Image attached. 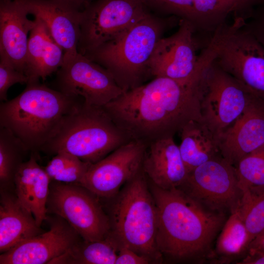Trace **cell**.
I'll list each match as a JSON object with an SVG mask.
<instances>
[{"instance_id": "cell-17", "label": "cell", "mask_w": 264, "mask_h": 264, "mask_svg": "<svg viewBox=\"0 0 264 264\" xmlns=\"http://www.w3.org/2000/svg\"><path fill=\"white\" fill-rule=\"evenodd\" d=\"M28 13L40 19L63 48L64 56L79 52L82 11L61 0H22Z\"/></svg>"}, {"instance_id": "cell-12", "label": "cell", "mask_w": 264, "mask_h": 264, "mask_svg": "<svg viewBox=\"0 0 264 264\" xmlns=\"http://www.w3.org/2000/svg\"><path fill=\"white\" fill-rule=\"evenodd\" d=\"M149 11L141 0H94L82 12L78 51L89 52L142 19Z\"/></svg>"}, {"instance_id": "cell-35", "label": "cell", "mask_w": 264, "mask_h": 264, "mask_svg": "<svg viewBox=\"0 0 264 264\" xmlns=\"http://www.w3.org/2000/svg\"><path fill=\"white\" fill-rule=\"evenodd\" d=\"M246 251L248 254H264V231L251 241Z\"/></svg>"}, {"instance_id": "cell-29", "label": "cell", "mask_w": 264, "mask_h": 264, "mask_svg": "<svg viewBox=\"0 0 264 264\" xmlns=\"http://www.w3.org/2000/svg\"><path fill=\"white\" fill-rule=\"evenodd\" d=\"M242 191L238 209L248 231L250 243L264 231V187L246 189Z\"/></svg>"}, {"instance_id": "cell-19", "label": "cell", "mask_w": 264, "mask_h": 264, "mask_svg": "<svg viewBox=\"0 0 264 264\" xmlns=\"http://www.w3.org/2000/svg\"><path fill=\"white\" fill-rule=\"evenodd\" d=\"M142 169L149 181L163 189L180 187L188 173L174 137L147 145Z\"/></svg>"}, {"instance_id": "cell-21", "label": "cell", "mask_w": 264, "mask_h": 264, "mask_svg": "<svg viewBox=\"0 0 264 264\" xmlns=\"http://www.w3.org/2000/svg\"><path fill=\"white\" fill-rule=\"evenodd\" d=\"M35 25L28 37L24 73L28 82L44 80L63 64L64 52L44 23L35 18Z\"/></svg>"}, {"instance_id": "cell-38", "label": "cell", "mask_w": 264, "mask_h": 264, "mask_svg": "<svg viewBox=\"0 0 264 264\" xmlns=\"http://www.w3.org/2000/svg\"><path fill=\"white\" fill-rule=\"evenodd\" d=\"M13 0H0V1H11Z\"/></svg>"}, {"instance_id": "cell-16", "label": "cell", "mask_w": 264, "mask_h": 264, "mask_svg": "<svg viewBox=\"0 0 264 264\" xmlns=\"http://www.w3.org/2000/svg\"><path fill=\"white\" fill-rule=\"evenodd\" d=\"M221 156L236 166L264 144V101L254 96L242 114L219 138Z\"/></svg>"}, {"instance_id": "cell-13", "label": "cell", "mask_w": 264, "mask_h": 264, "mask_svg": "<svg viewBox=\"0 0 264 264\" xmlns=\"http://www.w3.org/2000/svg\"><path fill=\"white\" fill-rule=\"evenodd\" d=\"M55 83L58 90L97 107H103L124 92L108 70L79 52L64 56Z\"/></svg>"}, {"instance_id": "cell-24", "label": "cell", "mask_w": 264, "mask_h": 264, "mask_svg": "<svg viewBox=\"0 0 264 264\" xmlns=\"http://www.w3.org/2000/svg\"><path fill=\"white\" fill-rule=\"evenodd\" d=\"M179 146L188 174L203 163L220 156L218 142L203 121H191L179 132Z\"/></svg>"}, {"instance_id": "cell-3", "label": "cell", "mask_w": 264, "mask_h": 264, "mask_svg": "<svg viewBox=\"0 0 264 264\" xmlns=\"http://www.w3.org/2000/svg\"><path fill=\"white\" fill-rule=\"evenodd\" d=\"M84 100L67 95L39 81L29 82L15 98L0 105V127L8 129L29 152L41 151L63 119Z\"/></svg>"}, {"instance_id": "cell-31", "label": "cell", "mask_w": 264, "mask_h": 264, "mask_svg": "<svg viewBox=\"0 0 264 264\" xmlns=\"http://www.w3.org/2000/svg\"><path fill=\"white\" fill-rule=\"evenodd\" d=\"M148 8L191 22L195 26L193 0H141Z\"/></svg>"}, {"instance_id": "cell-9", "label": "cell", "mask_w": 264, "mask_h": 264, "mask_svg": "<svg viewBox=\"0 0 264 264\" xmlns=\"http://www.w3.org/2000/svg\"><path fill=\"white\" fill-rule=\"evenodd\" d=\"M46 210L65 220L85 241L104 240L109 234V218L100 198L81 185L51 181Z\"/></svg>"}, {"instance_id": "cell-1", "label": "cell", "mask_w": 264, "mask_h": 264, "mask_svg": "<svg viewBox=\"0 0 264 264\" xmlns=\"http://www.w3.org/2000/svg\"><path fill=\"white\" fill-rule=\"evenodd\" d=\"M203 78L182 82L154 77L102 107L131 140L148 145L174 137L191 121H202Z\"/></svg>"}, {"instance_id": "cell-2", "label": "cell", "mask_w": 264, "mask_h": 264, "mask_svg": "<svg viewBox=\"0 0 264 264\" xmlns=\"http://www.w3.org/2000/svg\"><path fill=\"white\" fill-rule=\"evenodd\" d=\"M149 184L157 208L156 242L161 254L176 260L212 257V244L225 215L207 209L179 188Z\"/></svg>"}, {"instance_id": "cell-8", "label": "cell", "mask_w": 264, "mask_h": 264, "mask_svg": "<svg viewBox=\"0 0 264 264\" xmlns=\"http://www.w3.org/2000/svg\"><path fill=\"white\" fill-rule=\"evenodd\" d=\"M245 22L234 19L218 29L213 62L264 101V47L243 27Z\"/></svg>"}, {"instance_id": "cell-10", "label": "cell", "mask_w": 264, "mask_h": 264, "mask_svg": "<svg viewBox=\"0 0 264 264\" xmlns=\"http://www.w3.org/2000/svg\"><path fill=\"white\" fill-rule=\"evenodd\" d=\"M254 96L213 60L204 78L200 110L203 122L217 140L242 114Z\"/></svg>"}, {"instance_id": "cell-15", "label": "cell", "mask_w": 264, "mask_h": 264, "mask_svg": "<svg viewBox=\"0 0 264 264\" xmlns=\"http://www.w3.org/2000/svg\"><path fill=\"white\" fill-rule=\"evenodd\" d=\"M49 229L1 253L0 264H48L82 239L62 218L49 219Z\"/></svg>"}, {"instance_id": "cell-22", "label": "cell", "mask_w": 264, "mask_h": 264, "mask_svg": "<svg viewBox=\"0 0 264 264\" xmlns=\"http://www.w3.org/2000/svg\"><path fill=\"white\" fill-rule=\"evenodd\" d=\"M9 189H0V253L43 232L32 214L19 201L15 192Z\"/></svg>"}, {"instance_id": "cell-37", "label": "cell", "mask_w": 264, "mask_h": 264, "mask_svg": "<svg viewBox=\"0 0 264 264\" xmlns=\"http://www.w3.org/2000/svg\"><path fill=\"white\" fill-rule=\"evenodd\" d=\"M68 2L83 11L94 0H61Z\"/></svg>"}, {"instance_id": "cell-6", "label": "cell", "mask_w": 264, "mask_h": 264, "mask_svg": "<svg viewBox=\"0 0 264 264\" xmlns=\"http://www.w3.org/2000/svg\"><path fill=\"white\" fill-rule=\"evenodd\" d=\"M130 141L102 107L83 101L64 117L41 151L65 152L93 164Z\"/></svg>"}, {"instance_id": "cell-7", "label": "cell", "mask_w": 264, "mask_h": 264, "mask_svg": "<svg viewBox=\"0 0 264 264\" xmlns=\"http://www.w3.org/2000/svg\"><path fill=\"white\" fill-rule=\"evenodd\" d=\"M217 45L215 37L199 34L191 22L180 19L176 31L157 43L149 62L150 74L182 82L199 81L215 57Z\"/></svg>"}, {"instance_id": "cell-36", "label": "cell", "mask_w": 264, "mask_h": 264, "mask_svg": "<svg viewBox=\"0 0 264 264\" xmlns=\"http://www.w3.org/2000/svg\"><path fill=\"white\" fill-rule=\"evenodd\" d=\"M242 264H264V254L251 253L248 255L241 263Z\"/></svg>"}, {"instance_id": "cell-4", "label": "cell", "mask_w": 264, "mask_h": 264, "mask_svg": "<svg viewBox=\"0 0 264 264\" xmlns=\"http://www.w3.org/2000/svg\"><path fill=\"white\" fill-rule=\"evenodd\" d=\"M175 16L163 19L149 12L137 22L84 55L112 75L124 92L144 84L151 76L149 64L155 46Z\"/></svg>"}, {"instance_id": "cell-28", "label": "cell", "mask_w": 264, "mask_h": 264, "mask_svg": "<svg viewBox=\"0 0 264 264\" xmlns=\"http://www.w3.org/2000/svg\"><path fill=\"white\" fill-rule=\"evenodd\" d=\"M44 167L51 181L80 184L91 164L67 152H59Z\"/></svg>"}, {"instance_id": "cell-11", "label": "cell", "mask_w": 264, "mask_h": 264, "mask_svg": "<svg viewBox=\"0 0 264 264\" xmlns=\"http://www.w3.org/2000/svg\"><path fill=\"white\" fill-rule=\"evenodd\" d=\"M178 188L207 209L225 215L239 207L243 195L235 166L221 155L195 168Z\"/></svg>"}, {"instance_id": "cell-14", "label": "cell", "mask_w": 264, "mask_h": 264, "mask_svg": "<svg viewBox=\"0 0 264 264\" xmlns=\"http://www.w3.org/2000/svg\"><path fill=\"white\" fill-rule=\"evenodd\" d=\"M147 145L131 140L91 164L80 184L100 198L115 197L142 168Z\"/></svg>"}, {"instance_id": "cell-25", "label": "cell", "mask_w": 264, "mask_h": 264, "mask_svg": "<svg viewBox=\"0 0 264 264\" xmlns=\"http://www.w3.org/2000/svg\"><path fill=\"white\" fill-rule=\"evenodd\" d=\"M118 248L108 237L90 242L82 239L49 264H115Z\"/></svg>"}, {"instance_id": "cell-18", "label": "cell", "mask_w": 264, "mask_h": 264, "mask_svg": "<svg viewBox=\"0 0 264 264\" xmlns=\"http://www.w3.org/2000/svg\"><path fill=\"white\" fill-rule=\"evenodd\" d=\"M28 15L22 0L0 1V56L23 73L28 35L36 23L35 19L28 18Z\"/></svg>"}, {"instance_id": "cell-34", "label": "cell", "mask_w": 264, "mask_h": 264, "mask_svg": "<svg viewBox=\"0 0 264 264\" xmlns=\"http://www.w3.org/2000/svg\"><path fill=\"white\" fill-rule=\"evenodd\" d=\"M151 262L147 257L127 247L119 246L115 264H146Z\"/></svg>"}, {"instance_id": "cell-30", "label": "cell", "mask_w": 264, "mask_h": 264, "mask_svg": "<svg viewBox=\"0 0 264 264\" xmlns=\"http://www.w3.org/2000/svg\"><path fill=\"white\" fill-rule=\"evenodd\" d=\"M235 167L242 190L264 187V144L243 157Z\"/></svg>"}, {"instance_id": "cell-32", "label": "cell", "mask_w": 264, "mask_h": 264, "mask_svg": "<svg viewBox=\"0 0 264 264\" xmlns=\"http://www.w3.org/2000/svg\"><path fill=\"white\" fill-rule=\"evenodd\" d=\"M29 79L25 74L18 69L6 58L0 56V100L7 101V93L13 85L27 84Z\"/></svg>"}, {"instance_id": "cell-33", "label": "cell", "mask_w": 264, "mask_h": 264, "mask_svg": "<svg viewBox=\"0 0 264 264\" xmlns=\"http://www.w3.org/2000/svg\"><path fill=\"white\" fill-rule=\"evenodd\" d=\"M243 26L264 47V0L255 8L252 16Z\"/></svg>"}, {"instance_id": "cell-27", "label": "cell", "mask_w": 264, "mask_h": 264, "mask_svg": "<svg viewBox=\"0 0 264 264\" xmlns=\"http://www.w3.org/2000/svg\"><path fill=\"white\" fill-rule=\"evenodd\" d=\"M248 233L238 208L224 222L216 243V252L222 258L234 257L246 251Z\"/></svg>"}, {"instance_id": "cell-5", "label": "cell", "mask_w": 264, "mask_h": 264, "mask_svg": "<svg viewBox=\"0 0 264 264\" xmlns=\"http://www.w3.org/2000/svg\"><path fill=\"white\" fill-rule=\"evenodd\" d=\"M107 214L110 231L107 237L118 246L127 247L145 256L152 262L161 260L156 236V204L142 168L114 197Z\"/></svg>"}, {"instance_id": "cell-23", "label": "cell", "mask_w": 264, "mask_h": 264, "mask_svg": "<svg viewBox=\"0 0 264 264\" xmlns=\"http://www.w3.org/2000/svg\"><path fill=\"white\" fill-rule=\"evenodd\" d=\"M264 0H193L195 26L202 35L212 36L228 18L247 21Z\"/></svg>"}, {"instance_id": "cell-20", "label": "cell", "mask_w": 264, "mask_h": 264, "mask_svg": "<svg viewBox=\"0 0 264 264\" xmlns=\"http://www.w3.org/2000/svg\"><path fill=\"white\" fill-rule=\"evenodd\" d=\"M50 182L33 153L20 165L15 176L16 195L22 206L32 214L39 226L47 219L46 203Z\"/></svg>"}, {"instance_id": "cell-26", "label": "cell", "mask_w": 264, "mask_h": 264, "mask_svg": "<svg viewBox=\"0 0 264 264\" xmlns=\"http://www.w3.org/2000/svg\"><path fill=\"white\" fill-rule=\"evenodd\" d=\"M29 151L23 142L7 128L0 127V189L14 185V178L23 157Z\"/></svg>"}]
</instances>
